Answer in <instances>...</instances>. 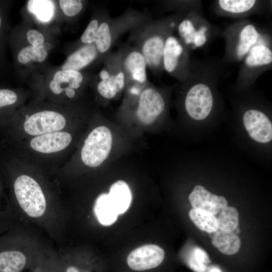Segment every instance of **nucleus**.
I'll use <instances>...</instances> for the list:
<instances>
[{"mask_svg":"<svg viewBox=\"0 0 272 272\" xmlns=\"http://www.w3.org/2000/svg\"><path fill=\"white\" fill-rule=\"evenodd\" d=\"M107 194L118 215L125 213L130 206L132 194L125 181L119 180L113 183Z\"/></svg>","mask_w":272,"mask_h":272,"instance_id":"6ab92c4d","label":"nucleus"},{"mask_svg":"<svg viewBox=\"0 0 272 272\" xmlns=\"http://www.w3.org/2000/svg\"><path fill=\"white\" fill-rule=\"evenodd\" d=\"M165 108V100L160 92L147 85L140 93L135 113L138 119L147 125L153 123Z\"/></svg>","mask_w":272,"mask_h":272,"instance_id":"1a4fd4ad","label":"nucleus"},{"mask_svg":"<svg viewBox=\"0 0 272 272\" xmlns=\"http://www.w3.org/2000/svg\"><path fill=\"white\" fill-rule=\"evenodd\" d=\"M220 8L225 11L233 14H241L251 10L256 3L253 0H220Z\"/></svg>","mask_w":272,"mask_h":272,"instance_id":"c756f323","label":"nucleus"},{"mask_svg":"<svg viewBox=\"0 0 272 272\" xmlns=\"http://www.w3.org/2000/svg\"><path fill=\"white\" fill-rule=\"evenodd\" d=\"M84 79L80 71L62 70L55 73L49 83V88L55 94H60L64 91L68 98H73L76 90L80 88Z\"/></svg>","mask_w":272,"mask_h":272,"instance_id":"2eb2a0df","label":"nucleus"},{"mask_svg":"<svg viewBox=\"0 0 272 272\" xmlns=\"http://www.w3.org/2000/svg\"><path fill=\"white\" fill-rule=\"evenodd\" d=\"M258 33L255 27L252 24L245 25L241 30L236 53L239 58L246 54L252 47L258 39Z\"/></svg>","mask_w":272,"mask_h":272,"instance_id":"5701e85b","label":"nucleus"},{"mask_svg":"<svg viewBox=\"0 0 272 272\" xmlns=\"http://www.w3.org/2000/svg\"><path fill=\"white\" fill-rule=\"evenodd\" d=\"M243 121L249 135L254 140L261 143L271 140V122L261 111L255 109L246 111L243 115Z\"/></svg>","mask_w":272,"mask_h":272,"instance_id":"ddd939ff","label":"nucleus"},{"mask_svg":"<svg viewBox=\"0 0 272 272\" xmlns=\"http://www.w3.org/2000/svg\"><path fill=\"white\" fill-rule=\"evenodd\" d=\"M16 225H14L0 222V235Z\"/></svg>","mask_w":272,"mask_h":272,"instance_id":"f704fd0d","label":"nucleus"},{"mask_svg":"<svg viewBox=\"0 0 272 272\" xmlns=\"http://www.w3.org/2000/svg\"><path fill=\"white\" fill-rule=\"evenodd\" d=\"M271 62L272 52L263 45L252 46L245 59L246 64L249 67L267 65Z\"/></svg>","mask_w":272,"mask_h":272,"instance_id":"393cba45","label":"nucleus"},{"mask_svg":"<svg viewBox=\"0 0 272 272\" xmlns=\"http://www.w3.org/2000/svg\"><path fill=\"white\" fill-rule=\"evenodd\" d=\"M122 52V65L125 79L126 87L147 85V64L141 52L128 43L120 45Z\"/></svg>","mask_w":272,"mask_h":272,"instance_id":"6e6552de","label":"nucleus"},{"mask_svg":"<svg viewBox=\"0 0 272 272\" xmlns=\"http://www.w3.org/2000/svg\"><path fill=\"white\" fill-rule=\"evenodd\" d=\"M104 64L98 76V93L104 99L115 98L126 87L125 76L122 65V52L119 46L104 60Z\"/></svg>","mask_w":272,"mask_h":272,"instance_id":"39448f33","label":"nucleus"},{"mask_svg":"<svg viewBox=\"0 0 272 272\" xmlns=\"http://www.w3.org/2000/svg\"><path fill=\"white\" fill-rule=\"evenodd\" d=\"M208 272H222L221 269L217 266H213L209 268Z\"/></svg>","mask_w":272,"mask_h":272,"instance_id":"c9c22d12","label":"nucleus"},{"mask_svg":"<svg viewBox=\"0 0 272 272\" xmlns=\"http://www.w3.org/2000/svg\"><path fill=\"white\" fill-rule=\"evenodd\" d=\"M217 219L218 228L222 231L233 232L239 224V213L234 207L224 208Z\"/></svg>","mask_w":272,"mask_h":272,"instance_id":"a878e982","label":"nucleus"},{"mask_svg":"<svg viewBox=\"0 0 272 272\" xmlns=\"http://www.w3.org/2000/svg\"><path fill=\"white\" fill-rule=\"evenodd\" d=\"M108 15L107 10L102 13L100 17L95 18L90 21L80 38L83 45L95 43L99 26Z\"/></svg>","mask_w":272,"mask_h":272,"instance_id":"7c9ffc66","label":"nucleus"},{"mask_svg":"<svg viewBox=\"0 0 272 272\" xmlns=\"http://www.w3.org/2000/svg\"><path fill=\"white\" fill-rule=\"evenodd\" d=\"M2 26H3V18H2V14L0 12V33L2 31Z\"/></svg>","mask_w":272,"mask_h":272,"instance_id":"4c0bfd02","label":"nucleus"},{"mask_svg":"<svg viewBox=\"0 0 272 272\" xmlns=\"http://www.w3.org/2000/svg\"><path fill=\"white\" fill-rule=\"evenodd\" d=\"M59 4L63 13L69 17L79 14L84 7L83 1L80 0H60Z\"/></svg>","mask_w":272,"mask_h":272,"instance_id":"2f4dec72","label":"nucleus"},{"mask_svg":"<svg viewBox=\"0 0 272 272\" xmlns=\"http://www.w3.org/2000/svg\"><path fill=\"white\" fill-rule=\"evenodd\" d=\"M0 222L16 225L19 222L12 207L9 197L5 195L3 180L0 177Z\"/></svg>","mask_w":272,"mask_h":272,"instance_id":"cd10ccee","label":"nucleus"},{"mask_svg":"<svg viewBox=\"0 0 272 272\" xmlns=\"http://www.w3.org/2000/svg\"><path fill=\"white\" fill-rule=\"evenodd\" d=\"M28 270L29 272H63L56 247L52 242L36 256Z\"/></svg>","mask_w":272,"mask_h":272,"instance_id":"f3484780","label":"nucleus"},{"mask_svg":"<svg viewBox=\"0 0 272 272\" xmlns=\"http://www.w3.org/2000/svg\"><path fill=\"white\" fill-rule=\"evenodd\" d=\"M18 95L13 90L0 89V113L14 105L18 101Z\"/></svg>","mask_w":272,"mask_h":272,"instance_id":"473e14b6","label":"nucleus"},{"mask_svg":"<svg viewBox=\"0 0 272 272\" xmlns=\"http://www.w3.org/2000/svg\"><path fill=\"white\" fill-rule=\"evenodd\" d=\"M189 216L193 223L201 230L213 233L219 229L217 219L209 212L193 208L189 211Z\"/></svg>","mask_w":272,"mask_h":272,"instance_id":"4be33fe9","label":"nucleus"},{"mask_svg":"<svg viewBox=\"0 0 272 272\" xmlns=\"http://www.w3.org/2000/svg\"><path fill=\"white\" fill-rule=\"evenodd\" d=\"M66 123L65 118L60 113L44 110L34 113L27 118L23 128L27 134L37 136L61 131Z\"/></svg>","mask_w":272,"mask_h":272,"instance_id":"f8f14e48","label":"nucleus"},{"mask_svg":"<svg viewBox=\"0 0 272 272\" xmlns=\"http://www.w3.org/2000/svg\"><path fill=\"white\" fill-rule=\"evenodd\" d=\"M149 18L148 13L132 9L115 18H111L109 14L100 24L94 43L99 56H102L104 60L120 35Z\"/></svg>","mask_w":272,"mask_h":272,"instance_id":"7ed1b4c3","label":"nucleus"},{"mask_svg":"<svg viewBox=\"0 0 272 272\" xmlns=\"http://www.w3.org/2000/svg\"><path fill=\"white\" fill-rule=\"evenodd\" d=\"M177 30L180 37L186 44H193L196 47H200L207 41L208 28L202 26L196 30L192 22L189 19H184L180 21L177 25Z\"/></svg>","mask_w":272,"mask_h":272,"instance_id":"aec40b11","label":"nucleus"},{"mask_svg":"<svg viewBox=\"0 0 272 272\" xmlns=\"http://www.w3.org/2000/svg\"><path fill=\"white\" fill-rule=\"evenodd\" d=\"M34 227L21 222L0 235V272H23L50 242Z\"/></svg>","mask_w":272,"mask_h":272,"instance_id":"f257e3e1","label":"nucleus"},{"mask_svg":"<svg viewBox=\"0 0 272 272\" xmlns=\"http://www.w3.org/2000/svg\"><path fill=\"white\" fill-rule=\"evenodd\" d=\"M56 249L63 272H105V263L89 247L67 243Z\"/></svg>","mask_w":272,"mask_h":272,"instance_id":"20e7f679","label":"nucleus"},{"mask_svg":"<svg viewBox=\"0 0 272 272\" xmlns=\"http://www.w3.org/2000/svg\"><path fill=\"white\" fill-rule=\"evenodd\" d=\"M27 38L31 45L33 46H42L44 43L43 35L35 29H31L27 32Z\"/></svg>","mask_w":272,"mask_h":272,"instance_id":"72a5a7b5","label":"nucleus"},{"mask_svg":"<svg viewBox=\"0 0 272 272\" xmlns=\"http://www.w3.org/2000/svg\"><path fill=\"white\" fill-rule=\"evenodd\" d=\"M186 61V53L183 44L170 34L165 40L163 51V70L177 79H184Z\"/></svg>","mask_w":272,"mask_h":272,"instance_id":"9b49d317","label":"nucleus"},{"mask_svg":"<svg viewBox=\"0 0 272 272\" xmlns=\"http://www.w3.org/2000/svg\"><path fill=\"white\" fill-rule=\"evenodd\" d=\"M212 244L222 253L233 255L239 250L241 241L239 237L231 231H217L212 238Z\"/></svg>","mask_w":272,"mask_h":272,"instance_id":"412c9836","label":"nucleus"},{"mask_svg":"<svg viewBox=\"0 0 272 272\" xmlns=\"http://www.w3.org/2000/svg\"><path fill=\"white\" fill-rule=\"evenodd\" d=\"M99 56L95 43L83 45L68 56L61 68L62 70L80 71Z\"/></svg>","mask_w":272,"mask_h":272,"instance_id":"a211bd4d","label":"nucleus"},{"mask_svg":"<svg viewBox=\"0 0 272 272\" xmlns=\"http://www.w3.org/2000/svg\"><path fill=\"white\" fill-rule=\"evenodd\" d=\"M43 48L46 51L50 49L51 48V44L49 42H44L43 44Z\"/></svg>","mask_w":272,"mask_h":272,"instance_id":"e433bc0d","label":"nucleus"},{"mask_svg":"<svg viewBox=\"0 0 272 272\" xmlns=\"http://www.w3.org/2000/svg\"><path fill=\"white\" fill-rule=\"evenodd\" d=\"M27 8L39 21L42 22H49L54 16V6L51 1H28Z\"/></svg>","mask_w":272,"mask_h":272,"instance_id":"b1692460","label":"nucleus"},{"mask_svg":"<svg viewBox=\"0 0 272 272\" xmlns=\"http://www.w3.org/2000/svg\"><path fill=\"white\" fill-rule=\"evenodd\" d=\"M112 145V134L107 127L94 128L84 141L81 152L82 161L90 167L100 166L108 156Z\"/></svg>","mask_w":272,"mask_h":272,"instance_id":"423d86ee","label":"nucleus"},{"mask_svg":"<svg viewBox=\"0 0 272 272\" xmlns=\"http://www.w3.org/2000/svg\"><path fill=\"white\" fill-rule=\"evenodd\" d=\"M165 256L164 250L158 245H142L126 256L120 272H151L163 263Z\"/></svg>","mask_w":272,"mask_h":272,"instance_id":"0eeeda50","label":"nucleus"},{"mask_svg":"<svg viewBox=\"0 0 272 272\" xmlns=\"http://www.w3.org/2000/svg\"><path fill=\"white\" fill-rule=\"evenodd\" d=\"M210 262L207 253L198 247L192 248L187 257L188 266L195 272H205Z\"/></svg>","mask_w":272,"mask_h":272,"instance_id":"bb28decb","label":"nucleus"},{"mask_svg":"<svg viewBox=\"0 0 272 272\" xmlns=\"http://www.w3.org/2000/svg\"><path fill=\"white\" fill-rule=\"evenodd\" d=\"M48 52L43 48V45L39 46L32 45L22 48L17 55L18 61L22 64H26L31 60L41 62L47 56Z\"/></svg>","mask_w":272,"mask_h":272,"instance_id":"c85d7f7f","label":"nucleus"},{"mask_svg":"<svg viewBox=\"0 0 272 272\" xmlns=\"http://www.w3.org/2000/svg\"><path fill=\"white\" fill-rule=\"evenodd\" d=\"M172 19L145 21L130 31L128 44L143 54L147 66L155 75L163 71V51L165 40L172 33L175 23Z\"/></svg>","mask_w":272,"mask_h":272,"instance_id":"f03ea898","label":"nucleus"},{"mask_svg":"<svg viewBox=\"0 0 272 272\" xmlns=\"http://www.w3.org/2000/svg\"><path fill=\"white\" fill-rule=\"evenodd\" d=\"M189 199L193 209L217 214L228 205L226 199L223 196L212 193L201 185H196L189 196Z\"/></svg>","mask_w":272,"mask_h":272,"instance_id":"dca6fc26","label":"nucleus"},{"mask_svg":"<svg viewBox=\"0 0 272 272\" xmlns=\"http://www.w3.org/2000/svg\"><path fill=\"white\" fill-rule=\"evenodd\" d=\"M184 105L187 113L193 119H205L213 105V96L210 87L201 83L194 85L186 95Z\"/></svg>","mask_w":272,"mask_h":272,"instance_id":"9d476101","label":"nucleus"},{"mask_svg":"<svg viewBox=\"0 0 272 272\" xmlns=\"http://www.w3.org/2000/svg\"><path fill=\"white\" fill-rule=\"evenodd\" d=\"M71 134L65 131H55L35 136L30 142L31 148L34 151L44 154L61 151L71 144Z\"/></svg>","mask_w":272,"mask_h":272,"instance_id":"4468645a","label":"nucleus"}]
</instances>
